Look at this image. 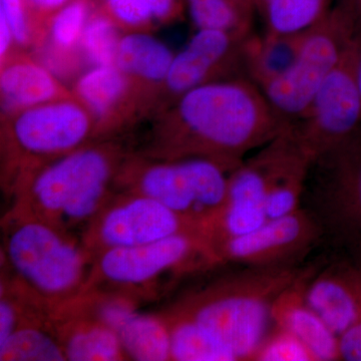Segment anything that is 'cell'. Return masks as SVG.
Segmentation results:
<instances>
[{
    "mask_svg": "<svg viewBox=\"0 0 361 361\" xmlns=\"http://www.w3.org/2000/svg\"><path fill=\"white\" fill-rule=\"evenodd\" d=\"M286 125L246 77L200 85L153 116L134 151L158 160L202 158L234 171Z\"/></svg>",
    "mask_w": 361,
    "mask_h": 361,
    "instance_id": "6da1fadb",
    "label": "cell"
},
{
    "mask_svg": "<svg viewBox=\"0 0 361 361\" xmlns=\"http://www.w3.org/2000/svg\"><path fill=\"white\" fill-rule=\"evenodd\" d=\"M133 149L125 135L87 142L26 178L9 198L7 210L80 238L115 195L116 178Z\"/></svg>",
    "mask_w": 361,
    "mask_h": 361,
    "instance_id": "7a4b0ae2",
    "label": "cell"
},
{
    "mask_svg": "<svg viewBox=\"0 0 361 361\" xmlns=\"http://www.w3.org/2000/svg\"><path fill=\"white\" fill-rule=\"evenodd\" d=\"M231 265L233 269L183 294L169 310L205 327L231 349L237 360H252L274 326L273 303L304 265Z\"/></svg>",
    "mask_w": 361,
    "mask_h": 361,
    "instance_id": "3957f363",
    "label": "cell"
},
{
    "mask_svg": "<svg viewBox=\"0 0 361 361\" xmlns=\"http://www.w3.org/2000/svg\"><path fill=\"white\" fill-rule=\"evenodd\" d=\"M1 233V275L49 312L87 288L94 256L78 237L13 210L4 213Z\"/></svg>",
    "mask_w": 361,
    "mask_h": 361,
    "instance_id": "277c9868",
    "label": "cell"
},
{
    "mask_svg": "<svg viewBox=\"0 0 361 361\" xmlns=\"http://www.w3.org/2000/svg\"><path fill=\"white\" fill-rule=\"evenodd\" d=\"M222 265L200 232L180 233L146 245L99 252L85 291L115 292L142 303L165 293L183 278Z\"/></svg>",
    "mask_w": 361,
    "mask_h": 361,
    "instance_id": "5b68a950",
    "label": "cell"
},
{
    "mask_svg": "<svg viewBox=\"0 0 361 361\" xmlns=\"http://www.w3.org/2000/svg\"><path fill=\"white\" fill-rule=\"evenodd\" d=\"M94 140V118L75 97L1 116L0 180L6 198L35 171Z\"/></svg>",
    "mask_w": 361,
    "mask_h": 361,
    "instance_id": "8992f818",
    "label": "cell"
},
{
    "mask_svg": "<svg viewBox=\"0 0 361 361\" xmlns=\"http://www.w3.org/2000/svg\"><path fill=\"white\" fill-rule=\"evenodd\" d=\"M301 208L319 228L322 245L361 259V130L311 159Z\"/></svg>",
    "mask_w": 361,
    "mask_h": 361,
    "instance_id": "52a82bcc",
    "label": "cell"
},
{
    "mask_svg": "<svg viewBox=\"0 0 361 361\" xmlns=\"http://www.w3.org/2000/svg\"><path fill=\"white\" fill-rule=\"evenodd\" d=\"M231 172L208 159L158 160L133 149L123 161L116 188L146 195L201 230L224 205Z\"/></svg>",
    "mask_w": 361,
    "mask_h": 361,
    "instance_id": "ba28073f",
    "label": "cell"
},
{
    "mask_svg": "<svg viewBox=\"0 0 361 361\" xmlns=\"http://www.w3.org/2000/svg\"><path fill=\"white\" fill-rule=\"evenodd\" d=\"M360 30L361 13L355 7H344L329 14L304 33L290 70L260 89L286 125H295L306 116L325 78Z\"/></svg>",
    "mask_w": 361,
    "mask_h": 361,
    "instance_id": "9c48e42d",
    "label": "cell"
},
{
    "mask_svg": "<svg viewBox=\"0 0 361 361\" xmlns=\"http://www.w3.org/2000/svg\"><path fill=\"white\" fill-rule=\"evenodd\" d=\"M361 30L316 94L300 122L291 125L311 159L361 130Z\"/></svg>",
    "mask_w": 361,
    "mask_h": 361,
    "instance_id": "30bf717a",
    "label": "cell"
},
{
    "mask_svg": "<svg viewBox=\"0 0 361 361\" xmlns=\"http://www.w3.org/2000/svg\"><path fill=\"white\" fill-rule=\"evenodd\" d=\"M186 232L200 230L146 195L116 191L80 240L94 257L99 252L146 245Z\"/></svg>",
    "mask_w": 361,
    "mask_h": 361,
    "instance_id": "8fae6325",
    "label": "cell"
},
{
    "mask_svg": "<svg viewBox=\"0 0 361 361\" xmlns=\"http://www.w3.org/2000/svg\"><path fill=\"white\" fill-rule=\"evenodd\" d=\"M249 35L199 28L186 47L175 54L156 114L200 85L246 77L244 44Z\"/></svg>",
    "mask_w": 361,
    "mask_h": 361,
    "instance_id": "7c38bea8",
    "label": "cell"
},
{
    "mask_svg": "<svg viewBox=\"0 0 361 361\" xmlns=\"http://www.w3.org/2000/svg\"><path fill=\"white\" fill-rule=\"evenodd\" d=\"M320 245L319 228L300 208L289 215L268 219L249 234L220 244L215 252L223 265L290 267L302 266Z\"/></svg>",
    "mask_w": 361,
    "mask_h": 361,
    "instance_id": "4fadbf2b",
    "label": "cell"
},
{
    "mask_svg": "<svg viewBox=\"0 0 361 361\" xmlns=\"http://www.w3.org/2000/svg\"><path fill=\"white\" fill-rule=\"evenodd\" d=\"M141 303L118 293H103L92 300L97 318L118 336L129 360L169 361L170 334L161 313L142 312Z\"/></svg>",
    "mask_w": 361,
    "mask_h": 361,
    "instance_id": "5bb4252c",
    "label": "cell"
},
{
    "mask_svg": "<svg viewBox=\"0 0 361 361\" xmlns=\"http://www.w3.org/2000/svg\"><path fill=\"white\" fill-rule=\"evenodd\" d=\"M71 90L94 118L97 139L121 137L142 118L129 82L116 65L92 66Z\"/></svg>",
    "mask_w": 361,
    "mask_h": 361,
    "instance_id": "9a60e30c",
    "label": "cell"
},
{
    "mask_svg": "<svg viewBox=\"0 0 361 361\" xmlns=\"http://www.w3.org/2000/svg\"><path fill=\"white\" fill-rule=\"evenodd\" d=\"M306 300L341 336L361 317V271L345 260H320L312 264L305 289Z\"/></svg>",
    "mask_w": 361,
    "mask_h": 361,
    "instance_id": "2e32d148",
    "label": "cell"
},
{
    "mask_svg": "<svg viewBox=\"0 0 361 361\" xmlns=\"http://www.w3.org/2000/svg\"><path fill=\"white\" fill-rule=\"evenodd\" d=\"M174 56L167 45L149 32L123 35L116 66L127 78L142 118L155 115Z\"/></svg>",
    "mask_w": 361,
    "mask_h": 361,
    "instance_id": "e0dca14e",
    "label": "cell"
},
{
    "mask_svg": "<svg viewBox=\"0 0 361 361\" xmlns=\"http://www.w3.org/2000/svg\"><path fill=\"white\" fill-rule=\"evenodd\" d=\"M73 97V90L25 51L18 49L0 63L1 116Z\"/></svg>",
    "mask_w": 361,
    "mask_h": 361,
    "instance_id": "ac0fdd59",
    "label": "cell"
},
{
    "mask_svg": "<svg viewBox=\"0 0 361 361\" xmlns=\"http://www.w3.org/2000/svg\"><path fill=\"white\" fill-rule=\"evenodd\" d=\"M311 267L312 264L304 266L295 280L277 297L271 311L273 324L302 341L316 361L341 360L339 336L306 300V284Z\"/></svg>",
    "mask_w": 361,
    "mask_h": 361,
    "instance_id": "d6986e66",
    "label": "cell"
},
{
    "mask_svg": "<svg viewBox=\"0 0 361 361\" xmlns=\"http://www.w3.org/2000/svg\"><path fill=\"white\" fill-rule=\"evenodd\" d=\"M51 315L66 360H129L115 332L85 310L78 298Z\"/></svg>",
    "mask_w": 361,
    "mask_h": 361,
    "instance_id": "ffe728a7",
    "label": "cell"
},
{
    "mask_svg": "<svg viewBox=\"0 0 361 361\" xmlns=\"http://www.w3.org/2000/svg\"><path fill=\"white\" fill-rule=\"evenodd\" d=\"M1 361H66L51 315L30 302L18 326L0 343Z\"/></svg>",
    "mask_w": 361,
    "mask_h": 361,
    "instance_id": "44dd1931",
    "label": "cell"
},
{
    "mask_svg": "<svg viewBox=\"0 0 361 361\" xmlns=\"http://www.w3.org/2000/svg\"><path fill=\"white\" fill-rule=\"evenodd\" d=\"M304 33L257 35L251 32L244 44L246 77L262 89L284 75L295 63Z\"/></svg>",
    "mask_w": 361,
    "mask_h": 361,
    "instance_id": "7402d4cb",
    "label": "cell"
},
{
    "mask_svg": "<svg viewBox=\"0 0 361 361\" xmlns=\"http://www.w3.org/2000/svg\"><path fill=\"white\" fill-rule=\"evenodd\" d=\"M161 315L170 334L171 361H237L231 349L199 323L169 310Z\"/></svg>",
    "mask_w": 361,
    "mask_h": 361,
    "instance_id": "603a6c76",
    "label": "cell"
},
{
    "mask_svg": "<svg viewBox=\"0 0 361 361\" xmlns=\"http://www.w3.org/2000/svg\"><path fill=\"white\" fill-rule=\"evenodd\" d=\"M123 32H149L180 16L179 0H99Z\"/></svg>",
    "mask_w": 361,
    "mask_h": 361,
    "instance_id": "cb8c5ba5",
    "label": "cell"
},
{
    "mask_svg": "<svg viewBox=\"0 0 361 361\" xmlns=\"http://www.w3.org/2000/svg\"><path fill=\"white\" fill-rule=\"evenodd\" d=\"M326 0H272L264 8L266 32L273 35H298L325 18Z\"/></svg>",
    "mask_w": 361,
    "mask_h": 361,
    "instance_id": "d4e9b609",
    "label": "cell"
},
{
    "mask_svg": "<svg viewBox=\"0 0 361 361\" xmlns=\"http://www.w3.org/2000/svg\"><path fill=\"white\" fill-rule=\"evenodd\" d=\"M251 0H187L197 28L251 33Z\"/></svg>",
    "mask_w": 361,
    "mask_h": 361,
    "instance_id": "484cf974",
    "label": "cell"
},
{
    "mask_svg": "<svg viewBox=\"0 0 361 361\" xmlns=\"http://www.w3.org/2000/svg\"><path fill=\"white\" fill-rule=\"evenodd\" d=\"M121 32L97 0L80 40V52L85 63H90L92 68L116 65L118 45L123 37Z\"/></svg>",
    "mask_w": 361,
    "mask_h": 361,
    "instance_id": "4316f807",
    "label": "cell"
},
{
    "mask_svg": "<svg viewBox=\"0 0 361 361\" xmlns=\"http://www.w3.org/2000/svg\"><path fill=\"white\" fill-rule=\"evenodd\" d=\"M310 161V156H303L294 161L270 190L265 201L268 219L289 215L301 208Z\"/></svg>",
    "mask_w": 361,
    "mask_h": 361,
    "instance_id": "83f0119b",
    "label": "cell"
},
{
    "mask_svg": "<svg viewBox=\"0 0 361 361\" xmlns=\"http://www.w3.org/2000/svg\"><path fill=\"white\" fill-rule=\"evenodd\" d=\"M252 361H316V358L295 336L274 325Z\"/></svg>",
    "mask_w": 361,
    "mask_h": 361,
    "instance_id": "f1b7e54d",
    "label": "cell"
},
{
    "mask_svg": "<svg viewBox=\"0 0 361 361\" xmlns=\"http://www.w3.org/2000/svg\"><path fill=\"white\" fill-rule=\"evenodd\" d=\"M0 16L8 23L18 49H33L35 35L25 0H0Z\"/></svg>",
    "mask_w": 361,
    "mask_h": 361,
    "instance_id": "f546056e",
    "label": "cell"
},
{
    "mask_svg": "<svg viewBox=\"0 0 361 361\" xmlns=\"http://www.w3.org/2000/svg\"><path fill=\"white\" fill-rule=\"evenodd\" d=\"M70 1L71 0H25L35 35V51H39L44 44L54 16Z\"/></svg>",
    "mask_w": 361,
    "mask_h": 361,
    "instance_id": "4dcf8cb0",
    "label": "cell"
},
{
    "mask_svg": "<svg viewBox=\"0 0 361 361\" xmlns=\"http://www.w3.org/2000/svg\"><path fill=\"white\" fill-rule=\"evenodd\" d=\"M341 360L361 361V317L339 336Z\"/></svg>",
    "mask_w": 361,
    "mask_h": 361,
    "instance_id": "1f68e13d",
    "label": "cell"
},
{
    "mask_svg": "<svg viewBox=\"0 0 361 361\" xmlns=\"http://www.w3.org/2000/svg\"><path fill=\"white\" fill-rule=\"evenodd\" d=\"M257 1L258 4L262 6L263 11H264L265 7L267 6L272 0H257Z\"/></svg>",
    "mask_w": 361,
    "mask_h": 361,
    "instance_id": "d6a6232c",
    "label": "cell"
},
{
    "mask_svg": "<svg viewBox=\"0 0 361 361\" xmlns=\"http://www.w3.org/2000/svg\"><path fill=\"white\" fill-rule=\"evenodd\" d=\"M358 77H360V90H361V58L360 61V71H358Z\"/></svg>",
    "mask_w": 361,
    "mask_h": 361,
    "instance_id": "836d02e7",
    "label": "cell"
}]
</instances>
